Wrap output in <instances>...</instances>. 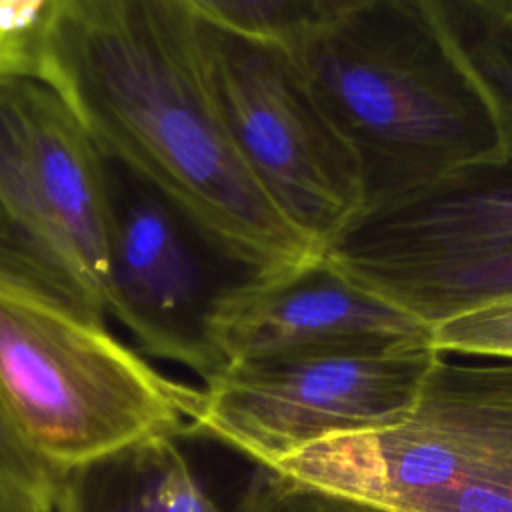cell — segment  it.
<instances>
[{
    "mask_svg": "<svg viewBox=\"0 0 512 512\" xmlns=\"http://www.w3.org/2000/svg\"><path fill=\"white\" fill-rule=\"evenodd\" d=\"M102 168L108 314L148 354L210 382L226 368L220 348L226 312L284 270L228 246L118 158L102 152Z\"/></svg>",
    "mask_w": 512,
    "mask_h": 512,
    "instance_id": "obj_5",
    "label": "cell"
},
{
    "mask_svg": "<svg viewBox=\"0 0 512 512\" xmlns=\"http://www.w3.org/2000/svg\"><path fill=\"white\" fill-rule=\"evenodd\" d=\"M188 6L198 70L238 156L280 214L326 254L364 214L354 150L294 54Z\"/></svg>",
    "mask_w": 512,
    "mask_h": 512,
    "instance_id": "obj_4",
    "label": "cell"
},
{
    "mask_svg": "<svg viewBox=\"0 0 512 512\" xmlns=\"http://www.w3.org/2000/svg\"><path fill=\"white\" fill-rule=\"evenodd\" d=\"M430 334L424 322L354 282L324 254L238 298L222 320L220 348L228 366L296 350L390 348Z\"/></svg>",
    "mask_w": 512,
    "mask_h": 512,
    "instance_id": "obj_9",
    "label": "cell"
},
{
    "mask_svg": "<svg viewBox=\"0 0 512 512\" xmlns=\"http://www.w3.org/2000/svg\"><path fill=\"white\" fill-rule=\"evenodd\" d=\"M430 344L442 354L512 360V302L472 310L432 328Z\"/></svg>",
    "mask_w": 512,
    "mask_h": 512,
    "instance_id": "obj_16",
    "label": "cell"
},
{
    "mask_svg": "<svg viewBox=\"0 0 512 512\" xmlns=\"http://www.w3.org/2000/svg\"><path fill=\"white\" fill-rule=\"evenodd\" d=\"M0 208L104 320L102 152L64 96L40 78L0 80Z\"/></svg>",
    "mask_w": 512,
    "mask_h": 512,
    "instance_id": "obj_8",
    "label": "cell"
},
{
    "mask_svg": "<svg viewBox=\"0 0 512 512\" xmlns=\"http://www.w3.org/2000/svg\"><path fill=\"white\" fill-rule=\"evenodd\" d=\"M42 80L102 152L246 258L290 270L324 256L228 138L198 70L188 0H58Z\"/></svg>",
    "mask_w": 512,
    "mask_h": 512,
    "instance_id": "obj_1",
    "label": "cell"
},
{
    "mask_svg": "<svg viewBox=\"0 0 512 512\" xmlns=\"http://www.w3.org/2000/svg\"><path fill=\"white\" fill-rule=\"evenodd\" d=\"M454 50L494 112L512 158V0H432Z\"/></svg>",
    "mask_w": 512,
    "mask_h": 512,
    "instance_id": "obj_13",
    "label": "cell"
},
{
    "mask_svg": "<svg viewBox=\"0 0 512 512\" xmlns=\"http://www.w3.org/2000/svg\"><path fill=\"white\" fill-rule=\"evenodd\" d=\"M238 512H394L370 502L344 498L296 484L258 466L246 486Z\"/></svg>",
    "mask_w": 512,
    "mask_h": 512,
    "instance_id": "obj_18",
    "label": "cell"
},
{
    "mask_svg": "<svg viewBox=\"0 0 512 512\" xmlns=\"http://www.w3.org/2000/svg\"><path fill=\"white\" fill-rule=\"evenodd\" d=\"M0 394L28 446L56 472L188 430L204 398L152 368L104 320L2 274Z\"/></svg>",
    "mask_w": 512,
    "mask_h": 512,
    "instance_id": "obj_3",
    "label": "cell"
},
{
    "mask_svg": "<svg viewBox=\"0 0 512 512\" xmlns=\"http://www.w3.org/2000/svg\"><path fill=\"white\" fill-rule=\"evenodd\" d=\"M382 508L394 512H512V470L404 494Z\"/></svg>",
    "mask_w": 512,
    "mask_h": 512,
    "instance_id": "obj_17",
    "label": "cell"
},
{
    "mask_svg": "<svg viewBox=\"0 0 512 512\" xmlns=\"http://www.w3.org/2000/svg\"><path fill=\"white\" fill-rule=\"evenodd\" d=\"M438 354L430 340H412L236 360L202 388L194 428L252 464L272 466L318 440L402 422Z\"/></svg>",
    "mask_w": 512,
    "mask_h": 512,
    "instance_id": "obj_6",
    "label": "cell"
},
{
    "mask_svg": "<svg viewBox=\"0 0 512 512\" xmlns=\"http://www.w3.org/2000/svg\"><path fill=\"white\" fill-rule=\"evenodd\" d=\"M188 430L154 434L58 472L52 512H224L186 454Z\"/></svg>",
    "mask_w": 512,
    "mask_h": 512,
    "instance_id": "obj_11",
    "label": "cell"
},
{
    "mask_svg": "<svg viewBox=\"0 0 512 512\" xmlns=\"http://www.w3.org/2000/svg\"><path fill=\"white\" fill-rule=\"evenodd\" d=\"M0 274L52 294L82 312L98 318L84 302L76 286L58 270L0 208Z\"/></svg>",
    "mask_w": 512,
    "mask_h": 512,
    "instance_id": "obj_19",
    "label": "cell"
},
{
    "mask_svg": "<svg viewBox=\"0 0 512 512\" xmlns=\"http://www.w3.org/2000/svg\"><path fill=\"white\" fill-rule=\"evenodd\" d=\"M340 270L430 330L454 316L512 302V244L436 264Z\"/></svg>",
    "mask_w": 512,
    "mask_h": 512,
    "instance_id": "obj_12",
    "label": "cell"
},
{
    "mask_svg": "<svg viewBox=\"0 0 512 512\" xmlns=\"http://www.w3.org/2000/svg\"><path fill=\"white\" fill-rule=\"evenodd\" d=\"M290 54L358 158L364 214L504 158L486 94L432 0H338Z\"/></svg>",
    "mask_w": 512,
    "mask_h": 512,
    "instance_id": "obj_2",
    "label": "cell"
},
{
    "mask_svg": "<svg viewBox=\"0 0 512 512\" xmlns=\"http://www.w3.org/2000/svg\"><path fill=\"white\" fill-rule=\"evenodd\" d=\"M512 244V158L462 168L386 208L362 214L330 246L340 268L420 266Z\"/></svg>",
    "mask_w": 512,
    "mask_h": 512,
    "instance_id": "obj_10",
    "label": "cell"
},
{
    "mask_svg": "<svg viewBox=\"0 0 512 512\" xmlns=\"http://www.w3.org/2000/svg\"><path fill=\"white\" fill-rule=\"evenodd\" d=\"M56 480L58 472L28 446L0 394V486L52 502Z\"/></svg>",
    "mask_w": 512,
    "mask_h": 512,
    "instance_id": "obj_20",
    "label": "cell"
},
{
    "mask_svg": "<svg viewBox=\"0 0 512 512\" xmlns=\"http://www.w3.org/2000/svg\"><path fill=\"white\" fill-rule=\"evenodd\" d=\"M266 468L376 506L512 470V360L460 362L440 352L402 422L318 440Z\"/></svg>",
    "mask_w": 512,
    "mask_h": 512,
    "instance_id": "obj_7",
    "label": "cell"
},
{
    "mask_svg": "<svg viewBox=\"0 0 512 512\" xmlns=\"http://www.w3.org/2000/svg\"><path fill=\"white\" fill-rule=\"evenodd\" d=\"M206 20L244 38L292 52L338 0H190Z\"/></svg>",
    "mask_w": 512,
    "mask_h": 512,
    "instance_id": "obj_14",
    "label": "cell"
},
{
    "mask_svg": "<svg viewBox=\"0 0 512 512\" xmlns=\"http://www.w3.org/2000/svg\"><path fill=\"white\" fill-rule=\"evenodd\" d=\"M58 0H0V80L40 78Z\"/></svg>",
    "mask_w": 512,
    "mask_h": 512,
    "instance_id": "obj_15",
    "label": "cell"
},
{
    "mask_svg": "<svg viewBox=\"0 0 512 512\" xmlns=\"http://www.w3.org/2000/svg\"><path fill=\"white\" fill-rule=\"evenodd\" d=\"M50 500L0 486V512H52Z\"/></svg>",
    "mask_w": 512,
    "mask_h": 512,
    "instance_id": "obj_21",
    "label": "cell"
}]
</instances>
